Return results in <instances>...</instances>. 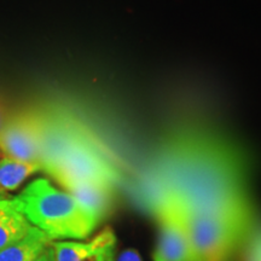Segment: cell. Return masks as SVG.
<instances>
[{"mask_svg":"<svg viewBox=\"0 0 261 261\" xmlns=\"http://www.w3.org/2000/svg\"><path fill=\"white\" fill-rule=\"evenodd\" d=\"M160 173L155 205L167 198L184 211L221 215L252 227L242 172L230 152L207 140H175Z\"/></svg>","mask_w":261,"mask_h":261,"instance_id":"cell-1","label":"cell"},{"mask_svg":"<svg viewBox=\"0 0 261 261\" xmlns=\"http://www.w3.org/2000/svg\"><path fill=\"white\" fill-rule=\"evenodd\" d=\"M11 201L32 226L51 241L85 240L99 224L73 195L58 190L46 179L32 181Z\"/></svg>","mask_w":261,"mask_h":261,"instance_id":"cell-2","label":"cell"},{"mask_svg":"<svg viewBox=\"0 0 261 261\" xmlns=\"http://www.w3.org/2000/svg\"><path fill=\"white\" fill-rule=\"evenodd\" d=\"M178 210L194 261H228L252 228L221 215Z\"/></svg>","mask_w":261,"mask_h":261,"instance_id":"cell-3","label":"cell"},{"mask_svg":"<svg viewBox=\"0 0 261 261\" xmlns=\"http://www.w3.org/2000/svg\"><path fill=\"white\" fill-rule=\"evenodd\" d=\"M47 173L68 190L83 182H98L113 187L116 179L115 171L100 155L92 139L70 149Z\"/></svg>","mask_w":261,"mask_h":261,"instance_id":"cell-4","label":"cell"},{"mask_svg":"<svg viewBox=\"0 0 261 261\" xmlns=\"http://www.w3.org/2000/svg\"><path fill=\"white\" fill-rule=\"evenodd\" d=\"M89 139L90 133L69 114L60 110L39 113L41 169L47 172L70 149Z\"/></svg>","mask_w":261,"mask_h":261,"instance_id":"cell-5","label":"cell"},{"mask_svg":"<svg viewBox=\"0 0 261 261\" xmlns=\"http://www.w3.org/2000/svg\"><path fill=\"white\" fill-rule=\"evenodd\" d=\"M159 220V237L152 261H194L185 227L178 207L171 200L155 205Z\"/></svg>","mask_w":261,"mask_h":261,"instance_id":"cell-6","label":"cell"},{"mask_svg":"<svg viewBox=\"0 0 261 261\" xmlns=\"http://www.w3.org/2000/svg\"><path fill=\"white\" fill-rule=\"evenodd\" d=\"M0 151L6 158L40 165L39 113L21 114L5 122L0 129Z\"/></svg>","mask_w":261,"mask_h":261,"instance_id":"cell-7","label":"cell"},{"mask_svg":"<svg viewBox=\"0 0 261 261\" xmlns=\"http://www.w3.org/2000/svg\"><path fill=\"white\" fill-rule=\"evenodd\" d=\"M56 261H115L116 236L112 228L87 242H51Z\"/></svg>","mask_w":261,"mask_h":261,"instance_id":"cell-8","label":"cell"},{"mask_svg":"<svg viewBox=\"0 0 261 261\" xmlns=\"http://www.w3.org/2000/svg\"><path fill=\"white\" fill-rule=\"evenodd\" d=\"M69 194L73 195L76 201L99 221L106 217L112 207V185L83 182L74 185L69 189Z\"/></svg>","mask_w":261,"mask_h":261,"instance_id":"cell-9","label":"cell"},{"mask_svg":"<svg viewBox=\"0 0 261 261\" xmlns=\"http://www.w3.org/2000/svg\"><path fill=\"white\" fill-rule=\"evenodd\" d=\"M51 242L42 231L33 226L24 237L0 250V261H34Z\"/></svg>","mask_w":261,"mask_h":261,"instance_id":"cell-10","label":"cell"},{"mask_svg":"<svg viewBox=\"0 0 261 261\" xmlns=\"http://www.w3.org/2000/svg\"><path fill=\"white\" fill-rule=\"evenodd\" d=\"M32 227L24 215L16 210L11 198L0 196V250L24 237Z\"/></svg>","mask_w":261,"mask_h":261,"instance_id":"cell-11","label":"cell"},{"mask_svg":"<svg viewBox=\"0 0 261 261\" xmlns=\"http://www.w3.org/2000/svg\"><path fill=\"white\" fill-rule=\"evenodd\" d=\"M41 169L40 165L18 161L10 158L0 159V190L12 191L28 177Z\"/></svg>","mask_w":261,"mask_h":261,"instance_id":"cell-12","label":"cell"},{"mask_svg":"<svg viewBox=\"0 0 261 261\" xmlns=\"http://www.w3.org/2000/svg\"><path fill=\"white\" fill-rule=\"evenodd\" d=\"M115 261H144L136 249H125L115 256Z\"/></svg>","mask_w":261,"mask_h":261,"instance_id":"cell-13","label":"cell"},{"mask_svg":"<svg viewBox=\"0 0 261 261\" xmlns=\"http://www.w3.org/2000/svg\"><path fill=\"white\" fill-rule=\"evenodd\" d=\"M249 261H261V236H259L253 243L250 249Z\"/></svg>","mask_w":261,"mask_h":261,"instance_id":"cell-14","label":"cell"},{"mask_svg":"<svg viewBox=\"0 0 261 261\" xmlns=\"http://www.w3.org/2000/svg\"><path fill=\"white\" fill-rule=\"evenodd\" d=\"M34 261H56L55 260V253L51 244Z\"/></svg>","mask_w":261,"mask_h":261,"instance_id":"cell-15","label":"cell"},{"mask_svg":"<svg viewBox=\"0 0 261 261\" xmlns=\"http://www.w3.org/2000/svg\"><path fill=\"white\" fill-rule=\"evenodd\" d=\"M4 125H5L4 117H3V113H2V110H0V129H2V127Z\"/></svg>","mask_w":261,"mask_h":261,"instance_id":"cell-16","label":"cell"}]
</instances>
